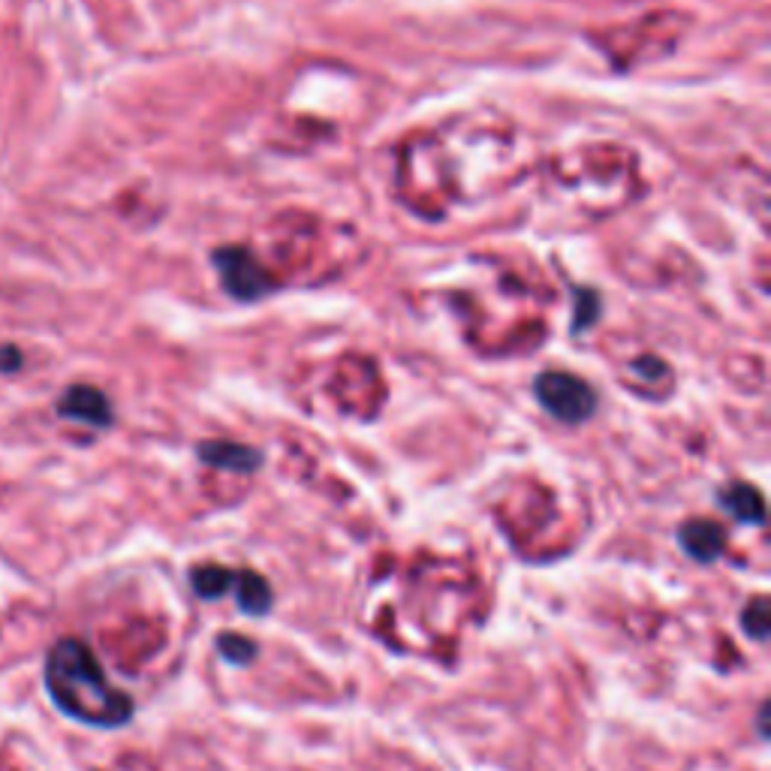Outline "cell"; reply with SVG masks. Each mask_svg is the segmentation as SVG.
<instances>
[{
	"label": "cell",
	"instance_id": "2",
	"mask_svg": "<svg viewBox=\"0 0 771 771\" xmlns=\"http://www.w3.org/2000/svg\"><path fill=\"white\" fill-rule=\"evenodd\" d=\"M533 392L545 413H552L564 425L588 422L597 413V392L569 371H543L533 383Z\"/></svg>",
	"mask_w": 771,
	"mask_h": 771
},
{
	"label": "cell",
	"instance_id": "13",
	"mask_svg": "<svg viewBox=\"0 0 771 771\" xmlns=\"http://www.w3.org/2000/svg\"><path fill=\"white\" fill-rule=\"evenodd\" d=\"M757 726H760V736L769 738V703L760 705V717H757Z\"/></svg>",
	"mask_w": 771,
	"mask_h": 771
},
{
	"label": "cell",
	"instance_id": "8",
	"mask_svg": "<svg viewBox=\"0 0 771 771\" xmlns=\"http://www.w3.org/2000/svg\"><path fill=\"white\" fill-rule=\"evenodd\" d=\"M232 594H236V606L241 615L248 618H265L274 606V590L269 585V578H262L253 569H241L236 573L232 582Z\"/></svg>",
	"mask_w": 771,
	"mask_h": 771
},
{
	"label": "cell",
	"instance_id": "5",
	"mask_svg": "<svg viewBox=\"0 0 771 771\" xmlns=\"http://www.w3.org/2000/svg\"><path fill=\"white\" fill-rule=\"evenodd\" d=\"M678 545L693 564H717L726 552V531L712 519H693L678 528Z\"/></svg>",
	"mask_w": 771,
	"mask_h": 771
},
{
	"label": "cell",
	"instance_id": "7",
	"mask_svg": "<svg viewBox=\"0 0 771 771\" xmlns=\"http://www.w3.org/2000/svg\"><path fill=\"white\" fill-rule=\"evenodd\" d=\"M720 510H726L736 522L750 524V528H765V498L757 486L748 482H732L717 495Z\"/></svg>",
	"mask_w": 771,
	"mask_h": 771
},
{
	"label": "cell",
	"instance_id": "11",
	"mask_svg": "<svg viewBox=\"0 0 771 771\" xmlns=\"http://www.w3.org/2000/svg\"><path fill=\"white\" fill-rule=\"evenodd\" d=\"M738 625H741V633L753 639V642H765L771 633V618H769V600L765 597H757L753 602H748L741 615H738Z\"/></svg>",
	"mask_w": 771,
	"mask_h": 771
},
{
	"label": "cell",
	"instance_id": "10",
	"mask_svg": "<svg viewBox=\"0 0 771 771\" xmlns=\"http://www.w3.org/2000/svg\"><path fill=\"white\" fill-rule=\"evenodd\" d=\"M217 654L224 658V663H229V666H250L253 660L260 658V645L253 642V639H248V636L241 633H220L217 636Z\"/></svg>",
	"mask_w": 771,
	"mask_h": 771
},
{
	"label": "cell",
	"instance_id": "9",
	"mask_svg": "<svg viewBox=\"0 0 771 771\" xmlns=\"http://www.w3.org/2000/svg\"><path fill=\"white\" fill-rule=\"evenodd\" d=\"M191 588L199 600H220L232 590L236 582V569L217 567V564H203V567L191 569Z\"/></svg>",
	"mask_w": 771,
	"mask_h": 771
},
{
	"label": "cell",
	"instance_id": "12",
	"mask_svg": "<svg viewBox=\"0 0 771 771\" xmlns=\"http://www.w3.org/2000/svg\"><path fill=\"white\" fill-rule=\"evenodd\" d=\"M24 365V352L15 344H3L0 347V374H15Z\"/></svg>",
	"mask_w": 771,
	"mask_h": 771
},
{
	"label": "cell",
	"instance_id": "6",
	"mask_svg": "<svg viewBox=\"0 0 771 771\" xmlns=\"http://www.w3.org/2000/svg\"><path fill=\"white\" fill-rule=\"evenodd\" d=\"M196 455H199L203 465L229 470V474H257L262 461H265L260 449L232 441H203L196 446Z\"/></svg>",
	"mask_w": 771,
	"mask_h": 771
},
{
	"label": "cell",
	"instance_id": "3",
	"mask_svg": "<svg viewBox=\"0 0 771 771\" xmlns=\"http://www.w3.org/2000/svg\"><path fill=\"white\" fill-rule=\"evenodd\" d=\"M211 260H215V269L220 272V281L227 286V293L241 298V302H257L272 290L269 272L250 257V250L220 248L215 250Z\"/></svg>",
	"mask_w": 771,
	"mask_h": 771
},
{
	"label": "cell",
	"instance_id": "1",
	"mask_svg": "<svg viewBox=\"0 0 771 771\" xmlns=\"http://www.w3.org/2000/svg\"><path fill=\"white\" fill-rule=\"evenodd\" d=\"M46 691L52 703L76 724L118 729L137 715L124 691L106 678L100 660L79 639H61L46 658Z\"/></svg>",
	"mask_w": 771,
	"mask_h": 771
},
{
	"label": "cell",
	"instance_id": "4",
	"mask_svg": "<svg viewBox=\"0 0 771 771\" xmlns=\"http://www.w3.org/2000/svg\"><path fill=\"white\" fill-rule=\"evenodd\" d=\"M57 416L82 422V425H91V428H109L115 413L102 389H97L91 383H76L69 386L67 392L61 395V401H57Z\"/></svg>",
	"mask_w": 771,
	"mask_h": 771
}]
</instances>
